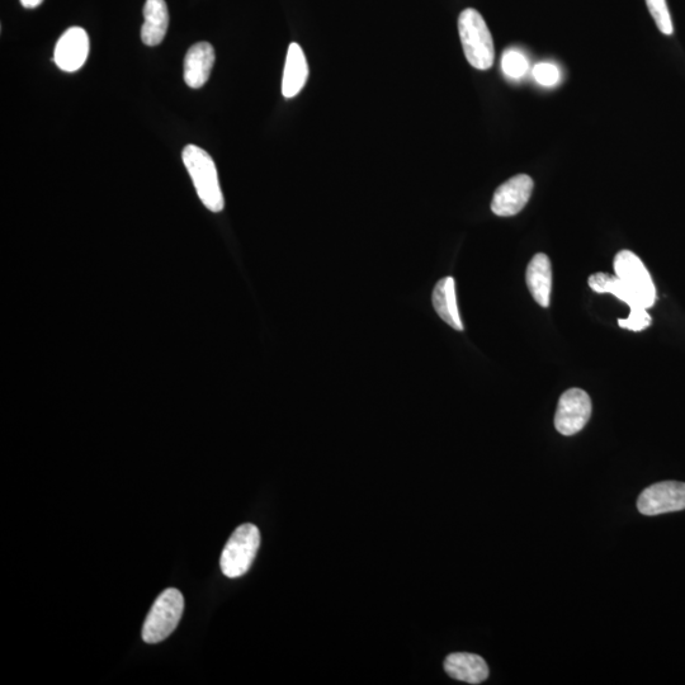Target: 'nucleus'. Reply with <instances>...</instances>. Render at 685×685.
Masks as SVG:
<instances>
[{
  "instance_id": "nucleus-3",
  "label": "nucleus",
  "mask_w": 685,
  "mask_h": 685,
  "mask_svg": "<svg viewBox=\"0 0 685 685\" xmlns=\"http://www.w3.org/2000/svg\"><path fill=\"white\" fill-rule=\"evenodd\" d=\"M261 546V532L254 524H243L235 529L221 554L222 574L230 579L240 578L252 568Z\"/></svg>"
},
{
  "instance_id": "nucleus-2",
  "label": "nucleus",
  "mask_w": 685,
  "mask_h": 685,
  "mask_svg": "<svg viewBox=\"0 0 685 685\" xmlns=\"http://www.w3.org/2000/svg\"><path fill=\"white\" fill-rule=\"evenodd\" d=\"M458 33L467 61L477 70H489L494 64L493 36L476 9L467 8L458 17Z\"/></svg>"
},
{
  "instance_id": "nucleus-1",
  "label": "nucleus",
  "mask_w": 685,
  "mask_h": 685,
  "mask_svg": "<svg viewBox=\"0 0 685 685\" xmlns=\"http://www.w3.org/2000/svg\"><path fill=\"white\" fill-rule=\"evenodd\" d=\"M182 159L203 205L212 212L224 210V195L210 154L196 145H187L182 151Z\"/></svg>"
},
{
  "instance_id": "nucleus-14",
  "label": "nucleus",
  "mask_w": 685,
  "mask_h": 685,
  "mask_svg": "<svg viewBox=\"0 0 685 685\" xmlns=\"http://www.w3.org/2000/svg\"><path fill=\"white\" fill-rule=\"evenodd\" d=\"M144 25L141 27V40L145 45L158 46L167 35L169 12L164 0H146Z\"/></svg>"
},
{
  "instance_id": "nucleus-10",
  "label": "nucleus",
  "mask_w": 685,
  "mask_h": 685,
  "mask_svg": "<svg viewBox=\"0 0 685 685\" xmlns=\"http://www.w3.org/2000/svg\"><path fill=\"white\" fill-rule=\"evenodd\" d=\"M214 64L215 50L209 42L193 45L184 59V82L190 88H202L210 79Z\"/></svg>"
},
{
  "instance_id": "nucleus-8",
  "label": "nucleus",
  "mask_w": 685,
  "mask_h": 685,
  "mask_svg": "<svg viewBox=\"0 0 685 685\" xmlns=\"http://www.w3.org/2000/svg\"><path fill=\"white\" fill-rule=\"evenodd\" d=\"M533 187L535 183L527 174H518L510 178L495 191L493 201H491V211L500 217L518 215L531 198Z\"/></svg>"
},
{
  "instance_id": "nucleus-18",
  "label": "nucleus",
  "mask_w": 685,
  "mask_h": 685,
  "mask_svg": "<svg viewBox=\"0 0 685 685\" xmlns=\"http://www.w3.org/2000/svg\"><path fill=\"white\" fill-rule=\"evenodd\" d=\"M651 321L653 319L645 307H632L630 316L627 319L618 320V325L623 329L632 330V332H642V330L650 327Z\"/></svg>"
},
{
  "instance_id": "nucleus-17",
  "label": "nucleus",
  "mask_w": 685,
  "mask_h": 685,
  "mask_svg": "<svg viewBox=\"0 0 685 685\" xmlns=\"http://www.w3.org/2000/svg\"><path fill=\"white\" fill-rule=\"evenodd\" d=\"M646 4L659 30L666 36L673 35V21L666 0H646Z\"/></svg>"
},
{
  "instance_id": "nucleus-6",
  "label": "nucleus",
  "mask_w": 685,
  "mask_h": 685,
  "mask_svg": "<svg viewBox=\"0 0 685 685\" xmlns=\"http://www.w3.org/2000/svg\"><path fill=\"white\" fill-rule=\"evenodd\" d=\"M592 415V400L581 389H570L562 394L555 415L556 431L570 437L583 431Z\"/></svg>"
},
{
  "instance_id": "nucleus-4",
  "label": "nucleus",
  "mask_w": 685,
  "mask_h": 685,
  "mask_svg": "<svg viewBox=\"0 0 685 685\" xmlns=\"http://www.w3.org/2000/svg\"><path fill=\"white\" fill-rule=\"evenodd\" d=\"M184 598L178 589H165L155 601L143 627L146 644H158L168 639L181 622Z\"/></svg>"
},
{
  "instance_id": "nucleus-7",
  "label": "nucleus",
  "mask_w": 685,
  "mask_h": 685,
  "mask_svg": "<svg viewBox=\"0 0 685 685\" xmlns=\"http://www.w3.org/2000/svg\"><path fill=\"white\" fill-rule=\"evenodd\" d=\"M637 508L644 516L679 512L685 509V484L679 481H663L649 486L637 499Z\"/></svg>"
},
{
  "instance_id": "nucleus-12",
  "label": "nucleus",
  "mask_w": 685,
  "mask_h": 685,
  "mask_svg": "<svg viewBox=\"0 0 685 685\" xmlns=\"http://www.w3.org/2000/svg\"><path fill=\"white\" fill-rule=\"evenodd\" d=\"M309 78V65H307L304 50L299 44L288 46L285 72H283L282 93L285 98H294L304 89Z\"/></svg>"
},
{
  "instance_id": "nucleus-11",
  "label": "nucleus",
  "mask_w": 685,
  "mask_h": 685,
  "mask_svg": "<svg viewBox=\"0 0 685 685\" xmlns=\"http://www.w3.org/2000/svg\"><path fill=\"white\" fill-rule=\"evenodd\" d=\"M444 670L451 678L469 684H481L489 678V666L481 656L455 653L444 660Z\"/></svg>"
},
{
  "instance_id": "nucleus-19",
  "label": "nucleus",
  "mask_w": 685,
  "mask_h": 685,
  "mask_svg": "<svg viewBox=\"0 0 685 685\" xmlns=\"http://www.w3.org/2000/svg\"><path fill=\"white\" fill-rule=\"evenodd\" d=\"M533 77L543 87H554V85L560 83L561 72L559 66L555 64L540 63L533 68Z\"/></svg>"
},
{
  "instance_id": "nucleus-5",
  "label": "nucleus",
  "mask_w": 685,
  "mask_h": 685,
  "mask_svg": "<svg viewBox=\"0 0 685 685\" xmlns=\"http://www.w3.org/2000/svg\"><path fill=\"white\" fill-rule=\"evenodd\" d=\"M614 272L630 290L637 305L650 309L656 302V288L645 264L631 250H622L614 258Z\"/></svg>"
},
{
  "instance_id": "nucleus-16",
  "label": "nucleus",
  "mask_w": 685,
  "mask_h": 685,
  "mask_svg": "<svg viewBox=\"0 0 685 685\" xmlns=\"http://www.w3.org/2000/svg\"><path fill=\"white\" fill-rule=\"evenodd\" d=\"M502 69L510 79H522L528 73L529 63L526 55L521 50L508 49L504 51Z\"/></svg>"
},
{
  "instance_id": "nucleus-20",
  "label": "nucleus",
  "mask_w": 685,
  "mask_h": 685,
  "mask_svg": "<svg viewBox=\"0 0 685 685\" xmlns=\"http://www.w3.org/2000/svg\"><path fill=\"white\" fill-rule=\"evenodd\" d=\"M44 0H21L22 6L27 9H33L40 6Z\"/></svg>"
},
{
  "instance_id": "nucleus-13",
  "label": "nucleus",
  "mask_w": 685,
  "mask_h": 685,
  "mask_svg": "<svg viewBox=\"0 0 685 685\" xmlns=\"http://www.w3.org/2000/svg\"><path fill=\"white\" fill-rule=\"evenodd\" d=\"M526 281L533 299L542 307L550 306L552 266L546 254L538 253L529 262Z\"/></svg>"
},
{
  "instance_id": "nucleus-15",
  "label": "nucleus",
  "mask_w": 685,
  "mask_h": 685,
  "mask_svg": "<svg viewBox=\"0 0 685 685\" xmlns=\"http://www.w3.org/2000/svg\"><path fill=\"white\" fill-rule=\"evenodd\" d=\"M432 300L439 318L457 332H462L464 324H462L457 306L456 282L452 277L443 278L437 283Z\"/></svg>"
},
{
  "instance_id": "nucleus-9",
  "label": "nucleus",
  "mask_w": 685,
  "mask_h": 685,
  "mask_svg": "<svg viewBox=\"0 0 685 685\" xmlns=\"http://www.w3.org/2000/svg\"><path fill=\"white\" fill-rule=\"evenodd\" d=\"M89 55L88 33L80 27L69 28L55 46L54 61L66 73L78 72Z\"/></svg>"
}]
</instances>
